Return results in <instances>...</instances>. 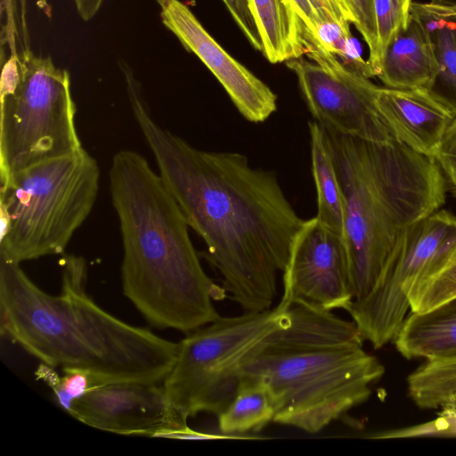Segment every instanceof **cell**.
Returning a JSON list of instances; mask_svg holds the SVG:
<instances>
[{
  "label": "cell",
  "instance_id": "1",
  "mask_svg": "<svg viewBox=\"0 0 456 456\" xmlns=\"http://www.w3.org/2000/svg\"><path fill=\"white\" fill-rule=\"evenodd\" d=\"M134 118L166 187L205 242L223 288L245 312L270 309L305 220L273 171L238 152L191 146L152 118L135 78L126 80Z\"/></svg>",
  "mask_w": 456,
  "mask_h": 456
},
{
  "label": "cell",
  "instance_id": "2",
  "mask_svg": "<svg viewBox=\"0 0 456 456\" xmlns=\"http://www.w3.org/2000/svg\"><path fill=\"white\" fill-rule=\"evenodd\" d=\"M58 295L42 290L20 264L0 259L1 333L51 367L89 373L100 385L162 384L179 342L132 326L102 309L86 291L82 256L61 261Z\"/></svg>",
  "mask_w": 456,
  "mask_h": 456
},
{
  "label": "cell",
  "instance_id": "3",
  "mask_svg": "<svg viewBox=\"0 0 456 456\" xmlns=\"http://www.w3.org/2000/svg\"><path fill=\"white\" fill-rule=\"evenodd\" d=\"M123 243L124 295L152 326L190 333L220 317L226 292L205 273L188 223L147 159L121 150L110 169Z\"/></svg>",
  "mask_w": 456,
  "mask_h": 456
},
{
  "label": "cell",
  "instance_id": "4",
  "mask_svg": "<svg viewBox=\"0 0 456 456\" xmlns=\"http://www.w3.org/2000/svg\"><path fill=\"white\" fill-rule=\"evenodd\" d=\"M354 321L292 305L281 326L248 354L241 378L263 382L273 422L314 434L365 402L384 366L363 349Z\"/></svg>",
  "mask_w": 456,
  "mask_h": 456
},
{
  "label": "cell",
  "instance_id": "5",
  "mask_svg": "<svg viewBox=\"0 0 456 456\" xmlns=\"http://www.w3.org/2000/svg\"><path fill=\"white\" fill-rule=\"evenodd\" d=\"M340 184L354 300L367 295L411 225L439 210L446 184L432 157L321 126Z\"/></svg>",
  "mask_w": 456,
  "mask_h": 456
},
{
  "label": "cell",
  "instance_id": "6",
  "mask_svg": "<svg viewBox=\"0 0 456 456\" xmlns=\"http://www.w3.org/2000/svg\"><path fill=\"white\" fill-rule=\"evenodd\" d=\"M100 176L82 148L1 181L0 259L20 264L63 253L94 208Z\"/></svg>",
  "mask_w": 456,
  "mask_h": 456
},
{
  "label": "cell",
  "instance_id": "7",
  "mask_svg": "<svg viewBox=\"0 0 456 456\" xmlns=\"http://www.w3.org/2000/svg\"><path fill=\"white\" fill-rule=\"evenodd\" d=\"M70 76L29 49L3 68L0 177L81 150Z\"/></svg>",
  "mask_w": 456,
  "mask_h": 456
},
{
  "label": "cell",
  "instance_id": "8",
  "mask_svg": "<svg viewBox=\"0 0 456 456\" xmlns=\"http://www.w3.org/2000/svg\"><path fill=\"white\" fill-rule=\"evenodd\" d=\"M290 306L245 312L216 321L188 334L179 342L176 361L162 383L178 420L200 412L218 415L229 403L241 380V370L251 351L281 325Z\"/></svg>",
  "mask_w": 456,
  "mask_h": 456
},
{
  "label": "cell",
  "instance_id": "9",
  "mask_svg": "<svg viewBox=\"0 0 456 456\" xmlns=\"http://www.w3.org/2000/svg\"><path fill=\"white\" fill-rule=\"evenodd\" d=\"M456 251V216L444 210L409 227L383 274L346 312L363 340L380 348L395 339L410 310L411 289L436 273Z\"/></svg>",
  "mask_w": 456,
  "mask_h": 456
},
{
  "label": "cell",
  "instance_id": "10",
  "mask_svg": "<svg viewBox=\"0 0 456 456\" xmlns=\"http://www.w3.org/2000/svg\"><path fill=\"white\" fill-rule=\"evenodd\" d=\"M308 59L286 61L297 76L315 121L342 134L388 143L395 141L377 107L379 86L345 66L305 30Z\"/></svg>",
  "mask_w": 456,
  "mask_h": 456
},
{
  "label": "cell",
  "instance_id": "11",
  "mask_svg": "<svg viewBox=\"0 0 456 456\" xmlns=\"http://www.w3.org/2000/svg\"><path fill=\"white\" fill-rule=\"evenodd\" d=\"M353 301L343 237L327 229L315 216L305 220L283 272L280 302L288 306L304 304L326 311H346Z\"/></svg>",
  "mask_w": 456,
  "mask_h": 456
},
{
  "label": "cell",
  "instance_id": "12",
  "mask_svg": "<svg viewBox=\"0 0 456 456\" xmlns=\"http://www.w3.org/2000/svg\"><path fill=\"white\" fill-rule=\"evenodd\" d=\"M115 382L97 386L75 400L68 411L82 423L126 435L167 437L188 428L175 417L163 386Z\"/></svg>",
  "mask_w": 456,
  "mask_h": 456
},
{
  "label": "cell",
  "instance_id": "13",
  "mask_svg": "<svg viewBox=\"0 0 456 456\" xmlns=\"http://www.w3.org/2000/svg\"><path fill=\"white\" fill-rule=\"evenodd\" d=\"M156 1L162 23L208 68L247 120L263 122L276 110L275 94L222 48L185 4L180 0Z\"/></svg>",
  "mask_w": 456,
  "mask_h": 456
},
{
  "label": "cell",
  "instance_id": "14",
  "mask_svg": "<svg viewBox=\"0 0 456 456\" xmlns=\"http://www.w3.org/2000/svg\"><path fill=\"white\" fill-rule=\"evenodd\" d=\"M376 103L395 141L432 158L444 134L455 118L422 89L379 87Z\"/></svg>",
  "mask_w": 456,
  "mask_h": 456
},
{
  "label": "cell",
  "instance_id": "15",
  "mask_svg": "<svg viewBox=\"0 0 456 456\" xmlns=\"http://www.w3.org/2000/svg\"><path fill=\"white\" fill-rule=\"evenodd\" d=\"M411 15L424 28L437 65L436 77L426 91L456 118V3L412 2Z\"/></svg>",
  "mask_w": 456,
  "mask_h": 456
},
{
  "label": "cell",
  "instance_id": "16",
  "mask_svg": "<svg viewBox=\"0 0 456 456\" xmlns=\"http://www.w3.org/2000/svg\"><path fill=\"white\" fill-rule=\"evenodd\" d=\"M437 74L428 37L411 15L407 28L387 47L378 77L386 87L428 90Z\"/></svg>",
  "mask_w": 456,
  "mask_h": 456
},
{
  "label": "cell",
  "instance_id": "17",
  "mask_svg": "<svg viewBox=\"0 0 456 456\" xmlns=\"http://www.w3.org/2000/svg\"><path fill=\"white\" fill-rule=\"evenodd\" d=\"M394 342L408 359L456 355V297L425 312H410Z\"/></svg>",
  "mask_w": 456,
  "mask_h": 456
},
{
  "label": "cell",
  "instance_id": "18",
  "mask_svg": "<svg viewBox=\"0 0 456 456\" xmlns=\"http://www.w3.org/2000/svg\"><path fill=\"white\" fill-rule=\"evenodd\" d=\"M264 45L272 63L288 61L306 53L305 26L290 0H250Z\"/></svg>",
  "mask_w": 456,
  "mask_h": 456
},
{
  "label": "cell",
  "instance_id": "19",
  "mask_svg": "<svg viewBox=\"0 0 456 456\" xmlns=\"http://www.w3.org/2000/svg\"><path fill=\"white\" fill-rule=\"evenodd\" d=\"M312 173L317 196L315 218L332 232L344 235V209L340 184L321 125L309 123Z\"/></svg>",
  "mask_w": 456,
  "mask_h": 456
},
{
  "label": "cell",
  "instance_id": "20",
  "mask_svg": "<svg viewBox=\"0 0 456 456\" xmlns=\"http://www.w3.org/2000/svg\"><path fill=\"white\" fill-rule=\"evenodd\" d=\"M275 406L268 387L261 381L241 378L237 391L217 415L222 433L241 435L260 431L273 421Z\"/></svg>",
  "mask_w": 456,
  "mask_h": 456
},
{
  "label": "cell",
  "instance_id": "21",
  "mask_svg": "<svg viewBox=\"0 0 456 456\" xmlns=\"http://www.w3.org/2000/svg\"><path fill=\"white\" fill-rule=\"evenodd\" d=\"M408 391L421 408L442 409L456 401V355L426 360L407 379Z\"/></svg>",
  "mask_w": 456,
  "mask_h": 456
},
{
  "label": "cell",
  "instance_id": "22",
  "mask_svg": "<svg viewBox=\"0 0 456 456\" xmlns=\"http://www.w3.org/2000/svg\"><path fill=\"white\" fill-rule=\"evenodd\" d=\"M453 297H456V251L436 273L411 289L410 312H425Z\"/></svg>",
  "mask_w": 456,
  "mask_h": 456
},
{
  "label": "cell",
  "instance_id": "23",
  "mask_svg": "<svg viewBox=\"0 0 456 456\" xmlns=\"http://www.w3.org/2000/svg\"><path fill=\"white\" fill-rule=\"evenodd\" d=\"M63 371L64 375L59 376L53 367L41 363L36 376L51 387L59 405L68 412L75 400L101 385L87 372L70 369Z\"/></svg>",
  "mask_w": 456,
  "mask_h": 456
},
{
  "label": "cell",
  "instance_id": "24",
  "mask_svg": "<svg viewBox=\"0 0 456 456\" xmlns=\"http://www.w3.org/2000/svg\"><path fill=\"white\" fill-rule=\"evenodd\" d=\"M412 2L413 0H374L380 65L387 47L407 28Z\"/></svg>",
  "mask_w": 456,
  "mask_h": 456
},
{
  "label": "cell",
  "instance_id": "25",
  "mask_svg": "<svg viewBox=\"0 0 456 456\" xmlns=\"http://www.w3.org/2000/svg\"><path fill=\"white\" fill-rule=\"evenodd\" d=\"M353 24L361 33L369 48L368 64L372 76L380 69L374 0H346Z\"/></svg>",
  "mask_w": 456,
  "mask_h": 456
},
{
  "label": "cell",
  "instance_id": "26",
  "mask_svg": "<svg viewBox=\"0 0 456 456\" xmlns=\"http://www.w3.org/2000/svg\"><path fill=\"white\" fill-rule=\"evenodd\" d=\"M370 439H408L423 437H456V417L438 415L435 419L402 428L370 434Z\"/></svg>",
  "mask_w": 456,
  "mask_h": 456
},
{
  "label": "cell",
  "instance_id": "27",
  "mask_svg": "<svg viewBox=\"0 0 456 456\" xmlns=\"http://www.w3.org/2000/svg\"><path fill=\"white\" fill-rule=\"evenodd\" d=\"M433 159L442 173L446 187L456 197V118L444 134Z\"/></svg>",
  "mask_w": 456,
  "mask_h": 456
},
{
  "label": "cell",
  "instance_id": "28",
  "mask_svg": "<svg viewBox=\"0 0 456 456\" xmlns=\"http://www.w3.org/2000/svg\"><path fill=\"white\" fill-rule=\"evenodd\" d=\"M240 28L256 50L264 53V45L252 12L250 0H223Z\"/></svg>",
  "mask_w": 456,
  "mask_h": 456
},
{
  "label": "cell",
  "instance_id": "29",
  "mask_svg": "<svg viewBox=\"0 0 456 456\" xmlns=\"http://www.w3.org/2000/svg\"><path fill=\"white\" fill-rule=\"evenodd\" d=\"M326 21L353 24L346 0H312Z\"/></svg>",
  "mask_w": 456,
  "mask_h": 456
},
{
  "label": "cell",
  "instance_id": "30",
  "mask_svg": "<svg viewBox=\"0 0 456 456\" xmlns=\"http://www.w3.org/2000/svg\"><path fill=\"white\" fill-rule=\"evenodd\" d=\"M305 29L314 34L319 24L326 22L312 0H290Z\"/></svg>",
  "mask_w": 456,
  "mask_h": 456
},
{
  "label": "cell",
  "instance_id": "31",
  "mask_svg": "<svg viewBox=\"0 0 456 456\" xmlns=\"http://www.w3.org/2000/svg\"><path fill=\"white\" fill-rule=\"evenodd\" d=\"M103 0H74L78 15L84 20H91L99 11Z\"/></svg>",
  "mask_w": 456,
  "mask_h": 456
},
{
  "label": "cell",
  "instance_id": "32",
  "mask_svg": "<svg viewBox=\"0 0 456 456\" xmlns=\"http://www.w3.org/2000/svg\"><path fill=\"white\" fill-rule=\"evenodd\" d=\"M438 415L456 417V401L442 408Z\"/></svg>",
  "mask_w": 456,
  "mask_h": 456
},
{
  "label": "cell",
  "instance_id": "33",
  "mask_svg": "<svg viewBox=\"0 0 456 456\" xmlns=\"http://www.w3.org/2000/svg\"><path fill=\"white\" fill-rule=\"evenodd\" d=\"M12 2H13V0H7L6 1L7 7H11V3H12ZM20 2L23 4L24 0H20Z\"/></svg>",
  "mask_w": 456,
  "mask_h": 456
}]
</instances>
